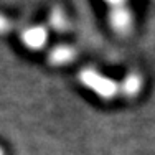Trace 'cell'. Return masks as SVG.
Masks as SVG:
<instances>
[{
    "label": "cell",
    "mask_w": 155,
    "mask_h": 155,
    "mask_svg": "<svg viewBox=\"0 0 155 155\" xmlns=\"http://www.w3.org/2000/svg\"><path fill=\"white\" fill-rule=\"evenodd\" d=\"M78 78H79V83L86 89L93 91L97 97L104 99V101H110V99L117 97V94H119V83L101 74L94 68H83Z\"/></svg>",
    "instance_id": "1"
},
{
    "label": "cell",
    "mask_w": 155,
    "mask_h": 155,
    "mask_svg": "<svg viewBox=\"0 0 155 155\" xmlns=\"http://www.w3.org/2000/svg\"><path fill=\"white\" fill-rule=\"evenodd\" d=\"M109 25L117 36H129L134 28V13L130 7L125 5L120 8L109 10Z\"/></svg>",
    "instance_id": "2"
},
{
    "label": "cell",
    "mask_w": 155,
    "mask_h": 155,
    "mask_svg": "<svg viewBox=\"0 0 155 155\" xmlns=\"http://www.w3.org/2000/svg\"><path fill=\"white\" fill-rule=\"evenodd\" d=\"M20 40L21 45L31 51H38L41 48H45L46 41H48V30L45 27H28L20 33Z\"/></svg>",
    "instance_id": "3"
},
{
    "label": "cell",
    "mask_w": 155,
    "mask_h": 155,
    "mask_svg": "<svg viewBox=\"0 0 155 155\" xmlns=\"http://www.w3.org/2000/svg\"><path fill=\"white\" fill-rule=\"evenodd\" d=\"M142 89H143V76L137 71L129 73L119 83V93L127 99L137 97Z\"/></svg>",
    "instance_id": "4"
},
{
    "label": "cell",
    "mask_w": 155,
    "mask_h": 155,
    "mask_svg": "<svg viewBox=\"0 0 155 155\" xmlns=\"http://www.w3.org/2000/svg\"><path fill=\"white\" fill-rule=\"evenodd\" d=\"M78 51L76 48L69 46V45H56L54 48H51V51L48 53V63L53 66H63L68 63L74 61Z\"/></svg>",
    "instance_id": "5"
},
{
    "label": "cell",
    "mask_w": 155,
    "mask_h": 155,
    "mask_svg": "<svg viewBox=\"0 0 155 155\" xmlns=\"http://www.w3.org/2000/svg\"><path fill=\"white\" fill-rule=\"evenodd\" d=\"M50 27L56 31H64L68 27V17L63 12V8L60 7H54L50 13Z\"/></svg>",
    "instance_id": "6"
},
{
    "label": "cell",
    "mask_w": 155,
    "mask_h": 155,
    "mask_svg": "<svg viewBox=\"0 0 155 155\" xmlns=\"http://www.w3.org/2000/svg\"><path fill=\"white\" fill-rule=\"evenodd\" d=\"M10 28H12V21H10L5 15L0 13V35H2V33H7Z\"/></svg>",
    "instance_id": "7"
},
{
    "label": "cell",
    "mask_w": 155,
    "mask_h": 155,
    "mask_svg": "<svg viewBox=\"0 0 155 155\" xmlns=\"http://www.w3.org/2000/svg\"><path fill=\"white\" fill-rule=\"evenodd\" d=\"M107 3L109 10H114V8H120V7H125L129 5V0H104Z\"/></svg>",
    "instance_id": "8"
},
{
    "label": "cell",
    "mask_w": 155,
    "mask_h": 155,
    "mask_svg": "<svg viewBox=\"0 0 155 155\" xmlns=\"http://www.w3.org/2000/svg\"><path fill=\"white\" fill-rule=\"evenodd\" d=\"M0 155H5V153H3V150H2V147H0Z\"/></svg>",
    "instance_id": "9"
}]
</instances>
